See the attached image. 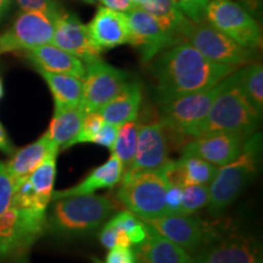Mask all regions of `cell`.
<instances>
[{"label": "cell", "instance_id": "obj_1", "mask_svg": "<svg viewBox=\"0 0 263 263\" xmlns=\"http://www.w3.org/2000/svg\"><path fill=\"white\" fill-rule=\"evenodd\" d=\"M236 67L206 59L188 42H178L164 49L154 64L159 103L218 84Z\"/></svg>", "mask_w": 263, "mask_h": 263}, {"label": "cell", "instance_id": "obj_2", "mask_svg": "<svg viewBox=\"0 0 263 263\" xmlns=\"http://www.w3.org/2000/svg\"><path fill=\"white\" fill-rule=\"evenodd\" d=\"M261 117L244 93L238 68L222 81L221 90L194 137L211 132H233L251 137L257 130Z\"/></svg>", "mask_w": 263, "mask_h": 263}, {"label": "cell", "instance_id": "obj_3", "mask_svg": "<svg viewBox=\"0 0 263 263\" xmlns=\"http://www.w3.org/2000/svg\"><path fill=\"white\" fill-rule=\"evenodd\" d=\"M54 201L45 228L60 236L89 234L117 211L112 200L94 194L62 197Z\"/></svg>", "mask_w": 263, "mask_h": 263}, {"label": "cell", "instance_id": "obj_4", "mask_svg": "<svg viewBox=\"0 0 263 263\" xmlns=\"http://www.w3.org/2000/svg\"><path fill=\"white\" fill-rule=\"evenodd\" d=\"M261 134H252L246 140L244 150L232 162L217 167L216 174L209 184L207 209L212 215H219L232 203L257 170Z\"/></svg>", "mask_w": 263, "mask_h": 263}, {"label": "cell", "instance_id": "obj_5", "mask_svg": "<svg viewBox=\"0 0 263 263\" xmlns=\"http://www.w3.org/2000/svg\"><path fill=\"white\" fill-rule=\"evenodd\" d=\"M118 199L132 213L141 219L166 215V192L168 182L162 170L127 172L121 179Z\"/></svg>", "mask_w": 263, "mask_h": 263}, {"label": "cell", "instance_id": "obj_6", "mask_svg": "<svg viewBox=\"0 0 263 263\" xmlns=\"http://www.w3.org/2000/svg\"><path fill=\"white\" fill-rule=\"evenodd\" d=\"M222 88V82L206 89L194 91L161 103V122L171 140L194 138Z\"/></svg>", "mask_w": 263, "mask_h": 263}, {"label": "cell", "instance_id": "obj_7", "mask_svg": "<svg viewBox=\"0 0 263 263\" xmlns=\"http://www.w3.org/2000/svg\"><path fill=\"white\" fill-rule=\"evenodd\" d=\"M179 34L206 59L217 64L239 68L252 64L256 57V50L241 47L207 21L195 24L185 17L179 27Z\"/></svg>", "mask_w": 263, "mask_h": 263}, {"label": "cell", "instance_id": "obj_8", "mask_svg": "<svg viewBox=\"0 0 263 263\" xmlns=\"http://www.w3.org/2000/svg\"><path fill=\"white\" fill-rule=\"evenodd\" d=\"M31 248L14 205V180L0 161V263H26Z\"/></svg>", "mask_w": 263, "mask_h": 263}, {"label": "cell", "instance_id": "obj_9", "mask_svg": "<svg viewBox=\"0 0 263 263\" xmlns=\"http://www.w3.org/2000/svg\"><path fill=\"white\" fill-rule=\"evenodd\" d=\"M206 21L241 47L257 50L262 45L258 22L248 10L233 0H210Z\"/></svg>", "mask_w": 263, "mask_h": 263}, {"label": "cell", "instance_id": "obj_10", "mask_svg": "<svg viewBox=\"0 0 263 263\" xmlns=\"http://www.w3.org/2000/svg\"><path fill=\"white\" fill-rule=\"evenodd\" d=\"M82 82L83 94L80 107L84 114H89L98 112L120 94L130 81L126 71L114 67L99 59L90 64H85V74Z\"/></svg>", "mask_w": 263, "mask_h": 263}, {"label": "cell", "instance_id": "obj_11", "mask_svg": "<svg viewBox=\"0 0 263 263\" xmlns=\"http://www.w3.org/2000/svg\"><path fill=\"white\" fill-rule=\"evenodd\" d=\"M52 35L54 16L42 11H22L11 27L0 34V54L28 51L51 44Z\"/></svg>", "mask_w": 263, "mask_h": 263}, {"label": "cell", "instance_id": "obj_12", "mask_svg": "<svg viewBox=\"0 0 263 263\" xmlns=\"http://www.w3.org/2000/svg\"><path fill=\"white\" fill-rule=\"evenodd\" d=\"M248 138L233 132H211L192 138L180 147V153L219 167L232 162L242 153Z\"/></svg>", "mask_w": 263, "mask_h": 263}, {"label": "cell", "instance_id": "obj_13", "mask_svg": "<svg viewBox=\"0 0 263 263\" xmlns=\"http://www.w3.org/2000/svg\"><path fill=\"white\" fill-rule=\"evenodd\" d=\"M129 26L128 43L140 51L143 61H150L161 51L180 42L161 27L159 22L145 10L134 8L127 14Z\"/></svg>", "mask_w": 263, "mask_h": 263}, {"label": "cell", "instance_id": "obj_14", "mask_svg": "<svg viewBox=\"0 0 263 263\" xmlns=\"http://www.w3.org/2000/svg\"><path fill=\"white\" fill-rule=\"evenodd\" d=\"M51 44L70 52L84 64L100 59L101 51L91 41L88 27L78 16L60 9L54 17V35Z\"/></svg>", "mask_w": 263, "mask_h": 263}, {"label": "cell", "instance_id": "obj_15", "mask_svg": "<svg viewBox=\"0 0 263 263\" xmlns=\"http://www.w3.org/2000/svg\"><path fill=\"white\" fill-rule=\"evenodd\" d=\"M194 263H262L256 242L245 236L206 239L194 252Z\"/></svg>", "mask_w": 263, "mask_h": 263}, {"label": "cell", "instance_id": "obj_16", "mask_svg": "<svg viewBox=\"0 0 263 263\" xmlns=\"http://www.w3.org/2000/svg\"><path fill=\"white\" fill-rule=\"evenodd\" d=\"M170 139L168 132L161 121L139 124L136 154L127 172L162 168L170 161L168 154L172 141Z\"/></svg>", "mask_w": 263, "mask_h": 263}, {"label": "cell", "instance_id": "obj_17", "mask_svg": "<svg viewBox=\"0 0 263 263\" xmlns=\"http://www.w3.org/2000/svg\"><path fill=\"white\" fill-rule=\"evenodd\" d=\"M143 221L163 238L193 254L209 238L202 222L192 215H164Z\"/></svg>", "mask_w": 263, "mask_h": 263}, {"label": "cell", "instance_id": "obj_18", "mask_svg": "<svg viewBox=\"0 0 263 263\" xmlns=\"http://www.w3.org/2000/svg\"><path fill=\"white\" fill-rule=\"evenodd\" d=\"M87 27L91 41L100 51L126 44L129 39L127 14L114 11L105 6L98 9Z\"/></svg>", "mask_w": 263, "mask_h": 263}, {"label": "cell", "instance_id": "obj_19", "mask_svg": "<svg viewBox=\"0 0 263 263\" xmlns=\"http://www.w3.org/2000/svg\"><path fill=\"white\" fill-rule=\"evenodd\" d=\"M147 228L146 238L133 250L134 263H194L188 251Z\"/></svg>", "mask_w": 263, "mask_h": 263}, {"label": "cell", "instance_id": "obj_20", "mask_svg": "<svg viewBox=\"0 0 263 263\" xmlns=\"http://www.w3.org/2000/svg\"><path fill=\"white\" fill-rule=\"evenodd\" d=\"M168 184L186 185H209L215 177L217 167L196 156L182 155L179 160H170L162 167Z\"/></svg>", "mask_w": 263, "mask_h": 263}, {"label": "cell", "instance_id": "obj_21", "mask_svg": "<svg viewBox=\"0 0 263 263\" xmlns=\"http://www.w3.org/2000/svg\"><path fill=\"white\" fill-rule=\"evenodd\" d=\"M27 57L37 70L70 74L80 80H83L85 74V64L81 59L55 47L54 44L33 48L27 51Z\"/></svg>", "mask_w": 263, "mask_h": 263}, {"label": "cell", "instance_id": "obj_22", "mask_svg": "<svg viewBox=\"0 0 263 263\" xmlns=\"http://www.w3.org/2000/svg\"><path fill=\"white\" fill-rule=\"evenodd\" d=\"M122 177V164H121L120 160L112 154V155L108 157L106 162L97 167L94 171H91L85 177V179L78 183L77 185L52 193L51 200L54 201V200L62 199V197L89 195V194H94V192H97L99 189L114 188L115 185H117L121 182Z\"/></svg>", "mask_w": 263, "mask_h": 263}, {"label": "cell", "instance_id": "obj_23", "mask_svg": "<svg viewBox=\"0 0 263 263\" xmlns=\"http://www.w3.org/2000/svg\"><path fill=\"white\" fill-rule=\"evenodd\" d=\"M59 147L52 143L45 132L37 141L15 153L12 159L6 163V168L14 183L18 182L27 178L39 164L47 160V157L52 154H59Z\"/></svg>", "mask_w": 263, "mask_h": 263}, {"label": "cell", "instance_id": "obj_24", "mask_svg": "<svg viewBox=\"0 0 263 263\" xmlns=\"http://www.w3.org/2000/svg\"><path fill=\"white\" fill-rule=\"evenodd\" d=\"M143 99L141 84L129 82L120 94L98 111L106 123L121 126V124L136 121Z\"/></svg>", "mask_w": 263, "mask_h": 263}, {"label": "cell", "instance_id": "obj_25", "mask_svg": "<svg viewBox=\"0 0 263 263\" xmlns=\"http://www.w3.org/2000/svg\"><path fill=\"white\" fill-rule=\"evenodd\" d=\"M84 112L80 106L55 108L48 129L50 140L60 149H66L71 140L80 133Z\"/></svg>", "mask_w": 263, "mask_h": 263}, {"label": "cell", "instance_id": "obj_26", "mask_svg": "<svg viewBox=\"0 0 263 263\" xmlns=\"http://www.w3.org/2000/svg\"><path fill=\"white\" fill-rule=\"evenodd\" d=\"M47 82L54 98L55 108L80 106L83 94V82L80 78L70 74L52 73L38 70Z\"/></svg>", "mask_w": 263, "mask_h": 263}, {"label": "cell", "instance_id": "obj_27", "mask_svg": "<svg viewBox=\"0 0 263 263\" xmlns=\"http://www.w3.org/2000/svg\"><path fill=\"white\" fill-rule=\"evenodd\" d=\"M143 10L154 16L164 31L176 35L177 38H182L179 27L186 16L177 8L173 0H149Z\"/></svg>", "mask_w": 263, "mask_h": 263}, {"label": "cell", "instance_id": "obj_28", "mask_svg": "<svg viewBox=\"0 0 263 263\" xmlns=\"http://www.w3.org/2000/svg\"><path fill=\"white\" fill-rule=\"evenodd\" d=\"M57 157L58 154H52L42 164L28 176L29 182L34 193L42 201L48 203L51 201L54 193L55 177H57Z\"/></svg>", "mask_w": 263, "mask_h": 263}, {"label": "cell", "instance_id": "obj_29", "mask_svg": "<svg viewBox=\"0 0 263 263\" xmlns=\"http://www.w3.org/2000/svg\"><path fill=\"white\" fill-rule=\"evenodd\" d=\"M138 127H139V124L137 123V121H130V122L118 126L116 140H115L112 149H111L114 155L120 160L121 164H122L123 174L129 170L130 164L133 162L137 147Z\"/></svg>", "mask_w": 263, "mask_h": 263}, {"label": "cell", "instance_id": "obj_30", "mask_svg": "<svg viewBox=\"0 0 263 263\" xmlns=\"http://www.w3.org/2000/svg\"><path fill=\"white\" fill-rule=\"evenodd\" d=\"M241 72V85L249 101L256 111L261 115L263 112V67L262 64L255 62L242 66Z\"/></svg>", "mask_w": 263, "mask_h": 263}, {"label": "cell", "instance_id": "obj_31", "mask_svg": "<svg viewBox=\"0 0 263 263\" xmlns=\"http://www.w3.org/2000/svg\"><path fill=\"white\" fill-rule=\"evenodd\" d=\"M115 224L120 227L129 238L132 245L140 244L147 235V224L139 217L132 213L130 211H123L117 213L111 218Z\"/></svg>", "mask_w": 263, "mask_h": 263}, {"label": "cell", "instance_id": "obj_32", "mask_svg": "<svg viewBox=\"0 0 263 263\" xmlns=\"http://www.w3.org/2000/svg\"><path fill=\"white\" fill-rule=\"evenodd\" d=\"M209 202V185L183 186L180 215H193Z\"/></svg>", "mask_w": 263, "mask_h": 263}, {"label": "cell", "instance_id": "obj_33", "mask_svg": "<svg viewBox=\"0 0 263 263\" xmlns=\"http://www.w3.org/2000/svg\"><path fill=\"white\" fill-rule=\"evenodd\" d=\"M104 123H105L104 118L99 112L84 114L80 133L76 136L73 140L70 141V144H68L67 147L76 145V144L91 143L94 136L99 130H100V128L103 127ZM67 147H66V149H67Z\"/></svg>", "mask_w": 263, "mask_h": 263}, {"label": "cell", "instance_id": "obj_34", "mask_svg": "<svg viewBox=\"0 0 263 263\" xmlns=\"http://www.w3.org/2000/svg\"><path fill=\"white\" fill-rule=\"evenodd\" d=\"M99 239H100V242L103 244V246L108 250L117 248V246H121V248H130L132 246L130 240L126 233L120 227L115 224L111 219L101 229Z\"/></svg>", "mask_w": 263, "mask_h": 263}, {"label": "cell", "instance_id": "obj_35", "mask_svg": "<svg viewBox=\"0 0 263 263\" xmlns=\"http://www.w3.org/2000/svg\"><path fill=\"white\" fill-rule=\"evenodd\" d=\"M173 3L190 21L195 24L206 21V8L210 0H173Z\"/></svg>", "mask_w": 263, "mask_h": 263}, {"label": "cell", "instance_id": "obj_36", "mask_svg": "<svg viewBox=\"0 0 263 263\" xmlns=\"http://www.w3.org/2000/svg\"><path fill=\"white\" fill-rule=\"evenodd\" d=\"M22 11H42L54 16L60 9L52 0H16Z\"/></svg>", "mask_w": 263, "mask_h": 263}, {"label": "cell", "instance_id": "obj_37", "mask_svg": "<svg viewBox=\"0 0 263 263\" xmlns=\"http://www.w3.org/2000/svg\"><path fill=\"white\" fill-rule=\"evenodd\" d=\"M183 186L177 184H168L166 192V215H180V206H182Z\"/></svg>", "mask_w": 263, "mask_h": 263}, {"label": "cell", "instance_id": "obj_38", "mask_svg": "<svg viewBox=\"0 0 263 263\" xmlns=\"http://www.w3.org/2000/svg\"><path fill=\"white\" fill-rule=\"evenodd\" d=\"M117 132H118V126L105 122L103 124V127L100 128V130H99L94 136L91 143L99 144V145H103L111 150L115 144V140H116Z\"/></svg>", "mask_w": 263, "mask_h": 263}, {"label": "cell", "instance_id": "obj_39", "mask_svg": "<svg viewBox=\"0 0 263 263\" xmlns=\"http://www.w3.org/2000/svg\"><path fill=\"white\" fill-rule=\"evenodd\" d=\"M91 259H93L94 263H134V255L133 250H130L129 248L117 246V248L110 249L105 262H101L100 259L95 257Z\"/></svg>", "mask_w": 263, "mask_h": 263}, {"label": "cell", "instance_id": "obj_40", "mask_svg": "<svg viewBox=\"0 0 263 263\" xmlns=\"http://www.w3.org/2000/svg\"><path fill=\"white\" fill-rule=\"evenodd\" d=\"M100 2L103 3L105 8L114 10V11L124 12V14H128L134 9L132 0H100Z\"/></svg>", "mask_w": 263, "mask_h": 263}, {"label": "cell", "instance_id": "obj_41", "mask_svg": "<svg viewBox=\"0 0 263 263\" xmlns=\"http://www.w3.org/2000/svg\"><path fill=\"white\" fill-rule=\"evenodd\" d=\"M239 4L248 10L254 17H261L263 0H239Z\"/></svg>", "mask_w": 263, "mask_h": 263}, {"label": "cell", "instance_id": "obj_42", "mask_svg": "<svg viewBox=\"0 0 263 263\" xmlns=\"http://www.w3.org/2000/svg\"><path fill=\"white\" fill-rule=\"evenodd\" d=\"M0 150L3 153L8 154V155H11L14 154V146L10 143L8 136H6V132L4 128H3L2 124H0Z\"/></svg>", "mask_w": 263, "mask_h": 263}, {"label": "cell", "instance_id": "obj_43", "mask_svg": "<svg viewBox=\"0 0 263 263\" xmlns=\"http://www.w3.org/2000/svg\"><path fill=\"white\" fill-rule=\"evenodd\" d=\"M11 3L12 0H0V22H2L4 16L9 12Z\"/></svg>", "mask_w": 263, "mask_h": 263}, {"label": "cell", "instance_id": "obj_44", "mask_svg": "<svg viewBox=\"0 0 263 263\" xmlns=\"http://www.w3.org/2000/svg\"><path fill=\"white\" fill-rule=\"evenodd\" d=\"M147 2H149V0H132L134 8H139V9H143Z\"/></svg>", "mask_w": 263, "mask_h": 263}, {"label": "cell", "instance_id": "obj_45", "mask_svg": "<svg viewBox=\"0 0 263 263\" xmlns=\"http://www.w3.org/2000/svg\"><path fill=\"white\" fill-rule=\"evenodd\" d=\"M4 97V85H3V81L0 78V99Z\"/></svg>", "mask_w": 263, "mask_h": 263}, {"label": "cell", "instance_id": "obj_46", "mask_svg": "<svg viewBox=\"0 0 263 263\" xmlns=\"http://www.w3.org/2000/svg\"><path fill=\"white\" fill-rule=\"evenodd\" d=\"M84 3H87V4H90V5H93V4H98L99 2H100V0H83Z\"/></svg>", "mask_w": 263, "mask_h": 263}]
</instances>
